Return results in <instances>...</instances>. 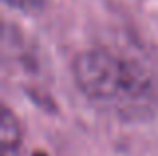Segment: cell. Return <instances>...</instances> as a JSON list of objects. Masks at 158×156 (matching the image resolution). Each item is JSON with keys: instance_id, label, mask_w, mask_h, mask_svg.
I'll return each instance as SVG.
<instances>
[{"instance_id": "4", "label": "cell", "mask_w": 158, "mask_h": 156, "mask_svg": "<svg viewBox=\"0 0 158 156\" xmlns=\"http://www.w3.org/2000/svg\"><path fill=\"white\" fill-rule=\"evenodd\" d=\"M34 156H46V154H44V152H40V150H38V152H36Z\"/></svg>"}, {"instance_id": "1", "label": "cell", "mask_w": 158, "mask_h": 156, "mask_svg": "<svg viewBox=\"0 0 158 156\" xmlns=\"http://www.w3.org/2000/svg\"><path fill=\"white\" fill-rule=\"evenodd\" d=\"M72 78L90 104L118 120H146L158 106V86L150 70L114 48L82 50L72 62Z\"/></svg>"}, {"instance_id": "3", "label": "cell", "mask_w": 158, "mask_h": 156, "mask_svg": "<svg viewBox=\"0 0 158 156\" xmlns=\"http://www.w3.org/2000/svg\"><path fill=\"white\" fill-rule=\"evenodd\" d=\"M4 2L14 8H20V10H38L46 0H4Z\"/></svg>"}, {"instance_id": "2", "label": "cell", "mask_w": 158, "mask_h": 156, "mask_svg": "<svg viewBox=\"0 0 158 156\" xmlns=\"http://www.w3.org/2000/svg\"><path fill=\"white\" fill-rule=\"evenodd\" d=\"M24 130L20 118L8 104H2L0 114V156H22Z\"/></svg>"}]
</instances>
